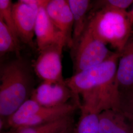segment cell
<instances>
[{"label": "cell", "mask_w": 133, "mask_h": 133, "mask_svg": "<svg viewBox=\"0 0 133 133\" xmlns=\"http://www.w3.org/2000/svg\"><path fill=\"white\" fill-rule=\"evenodd\" d=\"M12 5L13 3L11 0H0V18L4 21L15 38L20 41L14 23Z\"/></svg>", "instance_id": "ac0fdd59"}, {"label": "cell", "mask_w": 133, "mask_h": 133, "mask_svg": "<svg viewBox=\"0 0 133 133\" xmlns=\"http://www.w3.org/2000/svg\"><path fill=\"white\" fill-rule=\"evenodd\" d=\"M99 133H132L129 120L118 110L109 109L100 114Z\"/></svg>", "instance_id": "4fadbf2b"}, {"label": "cell", "mask_w": 133, "mask_h": 133, "mask_svg": "<svg viewBox=\"0 0 133 133\" xmlns=\"http://www.w3.org/2000/svg\"><path fill=\"white\" fill-rule=\"evenodd\" d=\"M66 45V43H57L39 52L33 68L37 76L43 81H65L62 73V55Z\"/></svg>", "instance_id": "5b68a950"}, {"label": "cell", "mask_w": 133, "mask_h": 133, "mask_svg": "<svg viewBox=\"0 0 133 133\" xmlns=\"http://www.w3.org/2000/svg\"><path fill=\"white\" fill-rule=\"evenodd\" d=\"M39 6L29 0H19L13 3L12 14L19 39L31 48H35V28Z\"/></svg>", "instance_id": "8992f818"}, {"label": "cell", "mask_w": 133, "mask_h": 133, "mask_svg": "<svg viewBox=\"0 0 133 133\" xmlns=\"http://www.w3.org/2000/svg\"><path fill=\"white\" fill-rule=\"evenodd\" d=\"M114 52L109 50L107 45L97 38L87 27L71 55L74 60V74L99 65Z\"/></svg>", "instance_id": "277c9868"}, {"label": "cell", "mask_w": 133, "mask_h": 133, "mask_svg": "<svg viewBox=\"0 0 133 133\" xmlns=\"http://www.w3.org/2000/svg\"><path fill=\"white\" fill-rule=\"evenodd\" d=\"M45 8L53 24L66 38L68 45L71 49L74 19L68 1L49 0Z\"/></svg>", "instance_id": "9c48e42d"}, {"label": "cell", "mask_w": 133, "mask_h": 133, "mask_svg": "<svg viewBox=\"0 0 133 133\" xmlns=\"http://www.w3.org/2000/svg\"><path fill=\"white\" fill-rule=\"evenodd\" d=\"M72 133H75V130H74V132Z\"/></svg>", "instance_id": "603a6c76"}, {"label": "cell", "mask_w": 133, "mask_h": 133, "mask_svg": "<svg viewBox=\"0 0 133 133\" xmlns=\"http://www.w3.org/2000/svg\"><path fill=\"white\" fill-rule=\"evenodd\" d=\"M93 10L87 27L97 38L121 52L133 36V13L105 6H95Z\"/></svg>", "instance_id": "3957f363"}, {"label": "cell", "mask_w": 133, "mask_h": 133, "mask_svg": "<svg viewBox=\"0 0 133 133\" xmlns=\"http://www.w3.org/2000/svg\"></svg>", "instance_id": "cb8c5ba5"}, {"label": "cell", "mask_w": 133, "mask_h": 133, "mask_svg": "<svg viewBox=\"0 0 133 133\" xmlns=\"http://www.w3.org/2000/svg\"><path fill=\"white\" fill-rule=\"evenodd\" d=\"M119 111L129 120H133V87L120 91Z\"/></svg>", "instance_id": "d6986e66"}, {"label": "cell", "mask_w": 133, "mask_h": 133, "mask_svg": "<svg viewBox=\"0 0 133 133\" xmlns=\"http://www.w3.org/2000/svg\"></svg>", "instance_id": "d4e9b609"}, {"label": "cell", "mask_w": 133, "mask_h": 133, "mask_svg": "<svg viewBox=\"0 0 133 133\" xmlns=\"http://www.w3.org/2000/svg\"><path fill=\"white\" fill-rule=\"evenodd\" d=\"M133 3L132 0H108L97 1L95 6H105L119 10H125Z\"/></svg>", "instance_id": "ffe728a7"}, {"label": "cell", "mask_w": 133, "mask_h": 133, "mask_svg": "<svg viewBox=\"0 0 133 133\" xmlns=\"http://www.w3.org/2000/svg\"><path fill=\"white\" fill-rule=\"evenodd\" d=\"M117 51L96 66L74 74L65 80L77 104L93 108L100 113L112 109L119 111L120 91L116 78L120 57Z\"/></svg>", "instance_id": "6da1fadb"}, {"label": "cell", "mask_w": 133, "mask_h": 133, "mask_svg": "<svg viewBox=\"0 0 133 133\" xmlns=\"http://www.w3.org/2000/svg\"><path fill=\"white\" fill-rule=\"evenodd\" d=\"M120 53L116 78L120 91L133 86V36Z\"/></svg>", "instance_id": "8fae6325"}, {"label": "cell", "mask_w": 133, "mask_h": 133, "mask_svg": "<svg viewBox=\"0 0 133 133\" xmlns=\"http://www.w3.org/2000/svg\"><path fill=\"white\" fill-rule=\"evenodd\" d=\"M74 19L71 55L75 51L87 27L91 2L88 0H68Z\"/></svg>", "instance_id": "30bf717a"}, {"label": "cell", "mask_w": 133, "mask_h": 133, "mask_svg": "<svg viewBox=\"0 0 133 133\" xmlns=\"http://www.w3.org/2000/svg\"><path fill=\"white\" fill-rule=\"evenodd\" d=\"M77 107L78 106L76 104H71L68 103L55 107H44L29 119L22 128L51 123L70 116Z\"/></svg>", "instance_id": "7c38bea8"}, {"label": "cell", "mask_w": 133, "mask_h": 133, "mask_svg": "<svg viewBox=\"0 0 133 133\" xmlns=\"http://www.w3.org/2000/svg\"><path fill=\"white\" fill-rule=\"evenodd\" d=\"M35 35L38 52L57 43L68 42L65 36L57 28L48 16L45 7H40L35 25Z\"/></svg>", "instance_id": "ba28073f"}, {"label": "cell", "mask_w": 133, "mask_h": 133, "mask_svg": "<svg viewBox=\"0 0 133 133\" xmlns=\"http://www.w3.org/2000/svg\"><path fill=\"white\" fill-rule=\"evenodd\" d=\"M71 115L43 125L19 129L12 133H57L71 127Z\"/></svg>", "instance_id": "2e32d148"}, {"label": "cell", "mask_w": 133, "mask_h": 133, "mask_svg": "<svg viewBox=\"0 0 133 133\" xmlns=\"http://www.w3.org/2000/svg\"><path fill=\"white\" fill-rule=\"evenodd\" d=\"M43 108L36 101L30 98L7 118V124L15 130L22 128L29 119Z\"/></svg>", "instance_id": "5bb4252c"}, {"label": "cell", "mask_w": 133, "mask_h": 133, "mask_svg": "<svg viewBox=\"0 0 133 133\" xmlns=\"http://www.w3.org/2000/svg\"><path fill=\"white\" fill-rule=\"evenodd\" d=\"M129 125H130V126L131 133H133V120H129Z\"/></svg>", "instance_id": "7402d4cb"}, {"label": "cell", "mask_w": 133, "mask_h": 133, "mask_svg": "<svg viewBox=\"0 0 133 133\" xmlns=\"http://www.w3.org/2000/svg\"><path fill=\"white\" fill-rule=\"evenodd\" d=\"M81 114L75 133H99L100 112L84 105L79 107Z\"/></svg>", "instance_id": "9a60e30c"}, {"label": "cell", "mask_w": 133, "mask_h": 133, "mask_svg": "<svg viewBox=\"0 0 133 133\" xmlns=\"http://www.w3.org/2000/svg\"><path fill=\"white\" fill-rule=\"evenodd\" d=\"M20 49V41L15 38L10 29L0 18V56L15 52L18 55Z\"/></svg>", "instance_id": "e0dca14e"}, {"label": "cell", "mask_w": 133, "mask_h": 133, "mask_svg": "<svg viewBox=\"0 0 133 133\" xmlns=\"http://www.w3.org/2000/svg\"><path fill=\"white\" fill-rule=\"evenodd\" d=\"M33 76L25 61L19 58L3 64L0 70V115L8 118L32 94Z\"/></svg>", "instance_id": "7a4b0ae2"}, {"label": "cell", "mask_w": 133, "mask_h": 133, "mask_svg": "<svg viewBox=\"0 0 133 133\" xmlns=\"http://www.w3.org/2000/svg\"><path fill=\"white\" fill-rule=\"evenodd\" d=\"M74 132V130H73L71 128V127H70L69 128L66 129L61 132H60L59 133H72Z\"/></svg>", "instance_id": "44dd1931"}, {"label": "cell", "mask_w": 133, "mask_h": 133, "mask_svg": "<svg viewBox=\"0 0 133 133\" xmlns=\"http://www.w3.org/2000/svg\"><path fill=\"white\" fill-rule=\"evenodd\" d=\"M73 97L74 94L66 81H43L34 89L30 98L43 107L51 108L66 104Z\"/></svg>", "instance_id": "52a82bcc"}]
</instances>
